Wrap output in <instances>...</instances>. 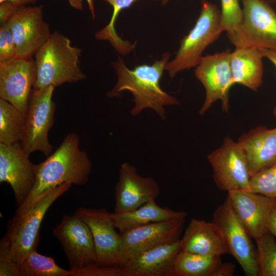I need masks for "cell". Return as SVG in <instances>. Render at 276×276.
Returning a JSON list of instances; mask_svg holds the SVG:
<instances>
[{
	"mask_svg": "<svg viewBox=\"0 0 276 276\" xmlns=\"http://www.w3.org/2000/svg\"><path fill=\"white\" fill-rule=\"evenodd\" d=\"M78 134L71 132L58 148L37 164L34 187L24 202L17 207L15 215L22 213L50 190L65 183L83 186L89 180L93 165L86 151L79 147Z\"/></svg>",
	"mask_w": 276,
	"mask_h": 276,
	"instance_id": "6da1fadb",
	"label": "cell"
},
{
	"mask_svg": "<svg viewBox=\"0 0 276 276\" xmlns=\"http://www.w3.org/2000/svg\"><path fill=\"white\" fill-rule=\"evenodd\" d=\"M170 56L169 53L165 52L160 59L152 65L143 64L132 70L127 67L123 58L118 56V60L111 63L117 74V81L113 88L107 93V97L114 98L124 90L129 91L134 104L130 110L131 115H139L144 109L150 108L161 119H165V106L180 104L178 99L165 91L160 85Z\"/></svg>",
	"mask_w": 276,
	"mask_h": 276,
	"instance_id": "7a4b0ae2",
	"label": "cell"
},
{
	"mask_svg": "<svg viewBox=\"0 0 276 276\" xmlns=\"http://www.w3.org/2000/svg\"><path fill=\"white\" fill-rule=\"evenodd\" d=\"M81 53V49L73 45L67 37L53 32L34 55L36 80L33 89L85 79L80 66Z\"/></svg>",
	"mask_w": 276,
	"mask_h": 276,
	"instance_id": "3957f363",
	"label": "cell"
},
{
	"mask_svg": "<svg viewBox=\"0 0 276 276\" xmlns=\"http://www.w3.org/2000/svg\"><path fill=\"white\" fill-rule=\"evenodd\" d=\"M223 32L218 7L203 0L194 26L180 40L175 57L166 65L165 70L169 76L173 78L183 70L196 67L205 49L217 40Z\"/></svg>",
	"mask_w": 276,
	"mask_h": 276,
	"instance_id": "277c9868",
	"label": "cell"
},
{
	"mask_svg": "<svg viewBox=\"0 0 276 276\" xmlns=\"http://www.w3.org/2000/svg\"><path fill=\"white\" fill-rule=\"evenodd\" d=\"M72 185L62 184L50 190L21 214L9 220L5 236L9 241L13 260L19 265L39 241L41 222L49 209Z\"/></svg>",
	"mask_w": 276,
	"mask_h": 276,
	"instance_id": "5b68a950",
	"label": "cell"
},
{
	"mask_svg": "<svg viewBox=\"0 0 276 276\" xmlns=\"http://www.w3.org/2000/svg\"><path fill=\"white\" fill-rule=\"evenodd\" d=\"M242 19L227 36L235 48L276 50V11L265 0H240Z\"/></svg>",
	"mask_w": 276,
	"mask_h": 276,
	"instance_id": "8992f818",
	"label": "cell"
},
{
	"mask_svg": "<svg viewBox=\"0 0 276 276\" xmlns=\"http://www.w3.org/2000/svg\"><path fill=\"white\" fill-rule=\"evenodd\" d=\"M55 88L49 86L33 89L20 141L22 148L30 154L40 151L47 157L53 152L48 134L53 125L56 111V104L52 99Z\"/></svg>",
	"mask_w": 276,
	"mask_h": 276,
	"instance_id": "52a82bcc",
	"label": "cell"
},
{
	"mask_svg": "<svg viewBox=\"0 0 276 276\" xmlns=\"http://www.w3.org/2000/svg\"><path fill=\"white\" fill-rule=\"evenodd\" d=\"M212 221L221 232L226 254L236 259L246 275L258 276L256 249L227 197L214 211Z\"/></svg>",
	"mask_w": 276,
	"mask_h": 276,
	"instance_id": "ba28073f",
	"label": "cell"
},
{
	"mask_svg": "<svg viewBox=\"0 0 276 276\" xmlns=\"http://www.w3.org/2000/svg\"><path fill=\"white\" fill-rule=\"evenodd\" d=\"M60 242L73 274L97 263V256L90 228L76 214L65 215L53 229Z\"/></svg>",
	"mask_w": 276,
	"mask_h": 276,
	"instance_id": "9c48e42d",
	"label": "cell"
},
{
	"mask_svg": "<svg viewBox=\"0 0 276 276\" xmlns=\"http://www.w3.org/2000/svg\"><path fill=\"white\" fill-rule=\"evenodd\" d=\"M217 187L228 192L244 190L251 177L248 163L241 146L229 136L208 155Z\"/></svg>",
	"mask_w": 276,
	"mask_h": 276,
	"instance_id": "30bf717a",
	"label": "cell"
},
{
	"mask_svg": "<svg viewBox=\"0 0 276 276\" xmlns=\"http://www.w3.org/2000/svg\"><path fill=\"white\" fill-rule=\"evenodd\" d=\"M231 51L226 49L220 52L203 56L195 67V76L205 90L204 102L199 111L202 115L214 102L221 100L222 110H229V91L232 86L230 66Z\"/></svg>",
	"mask_w": 276,
	"mask_h": 276,
	"instance_id": "8fae6325",
	"label": "cell"
},
{
	"mask_svg": "<svg viewBox=\"0 0 276 276\" xmlns=\"http://www.w3.org/2000/svg\"><path fill=\"white\" fill-rule=\"evenodd\" d=\"M185 218L152 222L121 234L120 266L144 251L179 240Z\"/></svg>",
	"mask_w": 276,
	"mask_h": 276,
	"instance_id": "7c38bea8",
	"label": "cell"
},
{
	"mask_svg": "<svg viewBox=\"0 0 276 276\" xmlns=\"http://www.w3.org/2000/svg\"><path fill=\"white\" fill-rule=\"evenodd\" d=\"M20 142L12 145L0 143V182L9 183L16 205H21L32 191L36 179L37 165Z\"/></svg>",
	"mask_w": 276,
	"mask_h": 276,
	"instance_id": "4fadbf2b",
	"label": "cell"
},
{
	"mask_svg": "<svg viewBox=\"0 0 276 276\" xmlns=\"http://www.w3.org/2000/svg\"><path fill=\"white\" fill-rule=\"evenodd\" d=\"M7 24L19 58H32L52 33L43 18V5L21 6Z\"/></svg>",
	"mask_w": 276,
	"mask_h": 276,
	"instance_id": "5bb4252c",
	"label": "cell"
},
{
	"mask_svg": "<svg viewBox=\"0 0 276 276\" xmlns=\"http://www.w3.org/2000/svg\"><path fill=\"white\" fill-rule=\"evenodd\" d=\"M36 80L33 58L17 57L0 63V99L12 104L25 116Z\"/></svg>",
	"mask_w": 276,
	"mask_h": 276,
	"instance_id": "9a60e30c",
	"label": "cell"
},
{
	"mask_svg": "<svg viewBox=\"0 0 276 276\" xmlns=\"http://www.w3.org/2000/svg\"><path fill=\"white\" fill-rule=\"evenodd\" d=\"M74 214L84 220L90 229L97 264L105 266H120L121 234L116 231L111 213L105 208H80Z\"/></svg>",
	"mask_w": 276,
	"mask_h": 276,
	"instance_id": "2e32d148",
	"label": "cell"
},
{
	"mask_svg": "<svg viewBox=\"0 0 276 276\" xmlns=\"http://www.w3.org/2000/svg\"><path fill=\"white\" fill-rule=\"evenodd\" d=\"M159 192V187L153 178L140 176L134 166L124 163L120 168L119 178L115 187L114 212L134 210L155 200Z\"/></svg>",
	"mask_w": 276,
	"mask_h": 276,
	"instance_id": "e0dca14e",
	"label": "cell"
},
{
	"mask_svg": "<svg viewBox=\"0 0 276 276\" xmlns=\"http://www.w3.org/2000/svg\"><path fill=\"white\" fill-rule=\"evenodd\" d=\"M227 193L235 215L251 238L255 240L267 231L268 219L275 198L244 190Z\"/></svg>",
	"mask_w": 276,
	"mask_h": 276,
	"instance_id": "ac0fdd59",
	"label": "cell"
},
{
	"mask_svg": "<svg viewBox=\"0 0 276 276\" xmlns=\"http://www.w3.org/2000/svg\"><path fill=\"white\" fill-rule=\"evenodd\" d=\"M180 239L144 251L122 265V276H173Z\"/></svg>",
	"mask_w": 276,
	"mask_h": 276,
	"instance_id": "d6986e66",
	"label": "cell"
},
{
	"mask_svg": "<svg viewBox=\"0 0 276 276\" xmlns=\"http://www.w3.org/2000/svg\"><path fill=\"white\" fill-rule=\"evenodd\" d=\"M238 142L246 156L251 176L276 164V127H257L242 135Z\"/></svg>",
	"mask_w": 276,
	"mask_h": 276,
	"instance_id": "ffe728a7",
	"label": "cell"
},
{
	"mask_svg": "<svg viewBox=\"0 0 276 276\" xmlns=\"http://www.w3.org/2000/svg\"><path fill=\"white\" fill-rule=\"evenodd\" d=\"M181 250L206 256L226 254L222 235L213 221L192 218L180 239Z\"/></svg>",
	"mask_w": 276,
	"mask_h": 276,
	"instance_id": "44dd1931",
	"label": "cell"
},
{
	"mask_svg": "<svg viewBox=\"0 0 276 276\" xmlns=\"http://www.w3.org/2000/svg\"><path fill=\"white\" fill-rule=\"evenodd\" d=\"M264 57L259 48H236L230 54L232 85H243L257 91L263 83Z\"/></svg>",
	"mask_w": 276,
	"mask_h": 276,
	"instance_id": "7402d4cb",
	"label": "cell"
},
{
	"mask_svg": "<svg viewBox=\"0 0 276 276\" xmlns=\"http://www.w3.org/2000/svg\"><path fill=\"white\" fill-rule=\"evenodd\" d=\"M187 215L184 211L160 207L155 200L149 201L130 212L111 213L114 225L120 234L150 223L186 218Z\"/></svg>",
	"mask_w": 276,
	"mask_h": 276,
	"instance_id": "603a6c76",
	"label": "cell"
},
{
	"mask_svg": "<svg viewBox=\"0 0 276 276\" xmlns=\"http://www.w3.org/2000/svg\"><path fill=\"white\" fill-rule=\"evenodd\" d=\"M221 262V256L180 250L174 261L173 276H211Z\"/></svg>",
	"mask_w": 276,
	"mask_h": 276,
	"instance_id": "cb8c5ba5",
	"label": "cell"
},
{
	"mask_svg": "<svg viewBox=\"0 0 276 276\" xmlns=\"http://www.w3.org/2000/svg\"><path fill=\"white\" fill-rule=\"evenodd\" d=\"M24 127L25 116L12 104L0 99V143L20 142Z\"/></svg>",
	"mask_w": 276,
	"mask_h": 276,
	"instance_id": "d4e9b609",
	"label": "cell"
},
{
	"mask_svg": "<svg viewBox=\"0 0 276 276\" xmlns=\"http://www.w3.org/2000/svg\"><path fill=\"white\" fill-rule=\"evenodd\" d=\"M101 1L109 3L113 8V12L108 25L97 31L95 37L98 40L108 41L118 53L126 55L133 51L136 43H132L121 38L116 31L115 22L120 12L122 10L130 7L137 0Z\"/></svg>",
	"mask_w": 276,
	"mask_h": 276,
	"instance_id": "484cf974",
	"label": "cell"
},
{
	"mask_svg": "<svg viewBox=\"0 0 276 276\" xmlns=\"http://www.w3.org/2000/svg\"><path fill=\"white\" fill-rule=\"evenodd\" d=\"M20 276H72V271L58 266L53 257L31 251L20 264Z\"/></svg>",
	"mask_w": 276,
	"mask_h": 276,
	"instance_id": "4316f807",
	"label": "cell"
},
{
	"mask_svg": "<svg viewBox=\"0 0 276 276\" xmlns=\"http://www.w3.org/2000/svg\"><path fill=\"white\" fill-rule=\"evenodd\" d=\"M255 241L258 276H276V239L267 231Z\"/></svg>",
	"mask_w": 276,
	"mask_h": 276,
	"instance_id": "83f0119b",
	"label": "cell"
},
{
	"mask_svg": "<svg viewBox=\"0 0 276 276\" xmlns=\"http://www.w3.org/2000/svg\"><path fill=\"white\" fill-rule=\"evenodd\" d=\"M244 190L276 198V164L252 176Z\"/></svg>",
	"mask_w": 276,
	"mask_h": 276,
	"instance_id": "f1b7e54d",
	"label": "cell"
},
{
	"mask_svg": "<svg viewBox=\"0 0 276 276\" xmlns=\"http://www.w3.org/2000/svg\"><path fill=\"white\" fill-rule=\"evenodd\" d=\"M240 0H220V19L222 30L227 35L232 33L239 26L243 11Z\"/></svg>",
	"mask_w": 276,
	"mask_h": 276,
	"instance_id": "f546056e",
	"label": "cell"
},
{
	"mask_svg": "<svg viewBox=\"0 0 276 276\" xmlns=\"http://www.w3.org/2000/svg\"><path fill=\"white\" fill-rule=\"evenodd\" d=\"M0 276H20V265L13 260L9 241L5 235L0 241Z\"/></svg>",
	"mask_w": 276,
	"mask_h": 276,
	"instance_id": "4dcf8cb0",
	"label": "cell"
},
{
	"mask_svg": "<svg viewBox=\"0 0 276 276\" xmlns=\"http://www.w3.org/2000/svg\"><path fill=\"white\" fill-rule=\"evenodd\" d=\"M17 58L16 47L8 24L0 27V63L6 62Z\"/></svg>",
	"mask_w": 276,
	"mask_h": 276,
	"instance_id": "1f68e13d",
	"label": "cell"
},
{
	"mask_svg": "<svg viewBox=\"0 0 276 276\" xmlns=\"http://www.w3.org/2000/svg\"><path fill=\"white\" fill-rule=\"evenodd\" d=\"M72 276H122L120 266H105L95 264L75 272Z\"/></svg>",
	"mask_w": 276,
	"mask_h": 276,
	"instance_id": "d6a6232c",
	"label": "cell"
},
{
	"mask_svg": "<svg viewBox=\"0 0 276 276\" xmlns=\"http://www.w3.org/2000/svg\"><path fill=\"white\" fill-rule=\"evenodd\" d=\"M20 7L10 1H5L0 3L1 25L7 24Z\"/></svg>",
	"mask_w": 276,
	"mask_h": 276,
	"instance_id": "836d02e7",
	"label": "cell"
},
{
	"mask_svg": "<svg viewBox=\"0 0 276 276\" xmlns=\"http://www.w3.org/2000/svg\"><path fill=\"white\" fill-rule=\"evenodd\" d=\"M235 270V265L232 262H221L213 272L211 276H232Z\"/></svg>",
	"mask_w": 276,
	"mask_h": 276,
	"instance_id": "e575fe53",
	"label": "cell"
},
{
	"mask_svg": "<svg viewBox=\"0 0 276 276\" xmlns=\"http://www.w3.org/2000/svg\"><path fill=\"white\" fill-rule=\"evenodd\" d=\"M267 229L276 239V198L274 200L270 212Z\"/></svg>",
	"mask_w": 276,
	"mask_h": 276,
	"instance_id": "d590c367",
	"label": "cell"
},
{
	"mask_svg": "<svg viewBox=\"0 0 276 276\" xmlns=\"http://www.w3.org/2000/svg\"><path fill=\"white\" fill-rule=\"evenodd\" d=\"M264 58L267 59L274 66L276 70V50L259 48Z\"/></svg>",
	"mask_w": 276,
	"mask_h": 276,
	"instance_id": "8d00e7d4",
	"label": "cell"
},
{
	"mask_svg": "<svg viewBox=\"0 0 276 276\" xmlns=\"http://www.w3.org/2000/svg\"><path fill=\"white\" fill-rule=\"evenodd\" d=\"M39 1V0H0V3L5 1H10L19 6H23L35 4Z\"/></svg>",
	"mask_w": 276,
	"mask_h": 276,
	"instance_id": "74e56055",
	"label": "cell"
},
{
	"mask_svg": "<svg viewBox=\"0 0 276 276\" xmlns=\"http://www.w3.org/2000/svg\"><path fill=\"white\" fill-rule=\"evenodd\" d=\"M70 6L78 11H83V0H67Z\"/></svg>",
	"mask_w": 276,
	"mask_h": 276,
	"instance_id": "f35d334b",
	"label": "cell"
},
{
	"mask_svg": "<svg viewBox=\"0 0 276 276\" xmlns=\"http://www.w3.org/2000/svg\"><path fill=\"white\" fill-rule=\"evenodd\" d=\"M87 3L89 10L90 12L91 17L94 19L96 17L95 9L94 0H86Z\"/></svg>",
	"mask_w": 276,
	"mask_h": 276,
	"instance_id": "ab89813d",
	"label": "cell"
},
{
	"mask_svg": "<svg viewBox=\"0 0 276 276\" xmlns=\"http://www.w3.org/2000/svg\"><path fill=\"white\" fill-rule=\"evenodd\" d=\"M170 0H161V3L162 5H166Z\"/></svg>",
	"mask_w": 276,
	"mask_h": 276,
	"instance_id": "60d3db41",
	"label": "cell"
},
{
	"mask_svg": "<svg viewBox=\"0 0 276 276\" xmlns=\"http://www.w3.org/2000/svg\"><path fill=\"white\" fill-rule=\"evenodd\" d=\"M270 4H276V0H265Z\"/></svg>",
	"mask_w": 276,
	"mask_h": 276,
	"instance_id": "b9f144b4",
	"label": "cell"
},
{
	"mask_svg": "<svg viewBox=\"0 0 276 276\" xmlns=\"http://www.w3.org/2000/svg\"><path fill=\"white\" fill-rule=\"evenodd\" d=\"M273 115L275 116V117H276V104L273 108Z\"/></svg>",
	"mask_w": 276,
	"mask_h": 276,
	"instance_id": "7bdbcfd3",
	"label": "cell"
},
{
	"mask_svg": "<svg viewBox=\"0 0 276 276\" xmlns=\"http://www.w3.org/2000/svg\"></svg>",
	"mask_w": 276,
	"mask_h": 276,
	"instance_id": "ee69618b",
	"label": "cell"
}]
</instances>
